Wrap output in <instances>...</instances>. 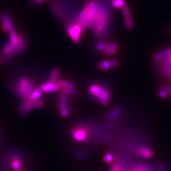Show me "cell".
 Wrapping results in <instances>:
<instances>
[{"instance_id": "1", "label": "cell", "mask_w": 171, "mask_h": 171, "mask_svg": "<svg viewBox=\"0 0 171 171\" xmlns=\"http://www.w3.org/2000/svg\"><path fill=\"white\" fill-rule=\"evenodd\" d=\"M100 6L97 0H89L77 16V22L84 29L91 28Z\"/></svg>"}, {"instance_id": "2", "label": "cell", "mask_w": 171, "mask_h": 171, "mask_svg": "<svg viewBox=\"0 0 171 171\" xmlns=\"http://www.w3.org/2000/svg\"><path fill=\"white\" fill-rule=\"evenodd\" d=\"M110 15L106 8L101 5L92 25V32L95 36H100L106 33L109 26Z\"/></svg>"}, {"instance_id": "3", "label": "cell", "mask_w": 171, "mask_h": 171, "mask_svg": "<svg viewBox=\"0 0 171 171\" xmlns=\"http://www.w3.org/2000/svg\"><path fill=\"white\" fill-rule=\"evenodd\" d=\"M34 82L29 77H22L14 86V91L18 97L24 100L29 99L30 93L34 89Z\"/></svg>"}, {"instance_id": "4", "label": "cell", "mask_w": 171, "mask_h": 171, "mask_svg": "<svg viewBox=\"0 0 171 171\" xmlns=\"http://www.w3.org/2000/svg\"><path fill=\"white\" fill-rule=\"evenodd\" d=\"M89 91L103 105H106L110 102V92L106 88L98 84H92L89 87Z\"/></svg>"}, {"instance_id": "5", "label": "cell", "mask_w": 171, "mask_h": 171, "mask_svg": "<svg viewBox=\"0 0 171 171\" xmlns=\"http://www.w3.org/2000/svg\"><path fill=\"white\" fill-rule=\"evenodd\" d=\"M66 31L68 36L75 43L77 44L80 42L82 33V27L77 22L67 25Z\"/></svg>"}, {"instance_id": "6", "label": "cell", "mask_w": 171, "mask_h": 171, "mask_svg": "<svg viewBox=\"0 0 171 171\" xmlns=\"http://www.w3.org/2000/svg\"><path fill=\"white\" fill-rule=\"evenodd\" d=\"M71 135L77 141H84L88 137V131L84 128H75L71 131Z\"/></svg>"}, {"instance_id": "7", "label": "cell", "mask_w": 171, "mask_h": 171, "mask_svg": "<svg viewBox=\"0 0 171 171\" xmlns=\"http://www.w3.org/2000/svg\"><path fill=\"white\" fill-rule=\"evenodd\" d=\"M34 108V106L33 104V101L30 100L29 99L23 100V102L20 106L19 110V113L22 115L25 116L29 115L31 111L33 110Z\"/></svg>"}, {"instance_id": "8", "label": "cell", "mask_w": 171, "mask_h": 171, "mask_svg": "<svg viewBox=\"0 0 171 171\" xmlns=\"http://www.w3.org/2000/svg\"><path fill=\"white\" fill-rule=\"evenodd\" d=\"M61 87L58 83L52 82H47L41 84L39 89H40L43 92H56L60 89Z\"/></svg>"}, {"instance_id": "9", "label": "cell", "mask_w": 171, "mask_h": 171, "mask_svg": "<svg viewBox=\"0 0 171 171\" xmlns=\"http://www.w3.org/2000/svg\"><path fill=\"white\" fill-rule=\"evenodd\" d=\"M12 22V20L9 13L4 12L1 14V27L3 31L5 33H9V27Z\"/></svg>"}, {"instance_id": "10", "label": "cell", "mask_w": 171, "mask_h": 171, "mask_svg": "<svg viewBox=\"0 0 171 171\" xmlns=\"http://www.w3.org/2000/svg\"><path fill=\"white\" fill-rule=\"evenodd\" d=\"M10 42L13 45L17 46L20 44L21 41V35L18 34L16 31L9 33Z\"/></svg>"}, {"instance_id": "11", "label": "cell", "mask_w": 171, "mask_h": 171, "mask_svg": "<svg viewBox=\"0 0 171 171\" xmlns=\"http://www.w3.org/2000/svg\"><path fill=\"white\" fill-rule=\"evenodd\" d=\"M60 75V69L58 68H54L53 69L51 70V71L50 72V75L48 78V81L52 82H56V81H57V80L59 78Z\"/></svg>"}, {"instance_id": "12", "label": "cell", "mask_w": 171, "mask_h": 171, "mask_svg": "<svg viewBox=\"0 0 171 171\" xmlns=\"http://www.w3.org/2000/svg\"><path fill=\"white\" fill-rule=\"evenodd\" d=\"M127 171H153V169L149 165L139 164L129 169Z\"/></svg>"}, {"instance_id": "13", "label": "cell", "mask_w": 171, "mask_h": 171, "mask_svg": "<svg viewBox=\"0 0 171 171\" xmlns=\"http://www.w3.org/2000/svg\"><path fill=\"white\" fill-rule=\"evenodd\" d=\"M138 153L141 156L146 159H150L153 156V153L152 150L145 147L139 148L138 150Z\"/></svg>"}, {"instance_id": "14", "label": "cell", "mask_w": 171, "mask_h": 171, "mask_svg": "<svg viewBox=\"0 0 171 171\" xmlns=\"http://www.w3.org/2000/svg\"><path fill=\"white\" fill-rule=\"evenodd\" d=\"M42 93H43V92L39 88L36 89H34L32 91V92L30 93L29 99L31 101H35V100L39 99L42 96Z\"/></svg>"}, {"instance_id": "15", "label": "cell", "mask_w": 171, "mask_h": 171, "mask_svg": "<svg viewBox=\"0 0 171 171\" xmlns=\"http://www.w3.org/2000/svg\"><path fill=\"white\" fill-rule=\"evenodd\" d=\"M124 26H125L126 29L128 30H132L134 29V22L131 16L124 18Z\"/></svg>"}, {"instance_id": "16", "label": "cell", "mask_w": 171, "mask_h": 171, "mask_svg": "<svg viewBox=\"0 0 171 171\" xmlns=\"http://www.w3.org/2000/svg\"><path fill=\"white\" fill-rule=\"evenodd\" d=\"M11 166L15 170H19L22 167V162L19 158L13 157L11 160Z\"/></svg>"}, {"instance_id": "17", "label": "cell", "mask_w": 171, "mask_h": 171, "mask_svg": "<svg viewBox=\"0 0 171 171\" xmlns=\"http://www.w3.org/2000/svg\"><path fill=\"white\" fill-rule=\"evenodd\" d=\"M98 68L99 70H109L112 68L110 60H103L101 61L98 65Z\"/></svg>"}, {"instance_id": "18", "label": "cell", "mask_w": 171, "mask_h": 171, "mask_svg": "<svg viewBox=\"0 0 171 171\" xmlns=\"http://www.w3.org/2000/svg\"><path fill=\"white\" fill-rule=\"evenodd\" d=\"M120 113H121L120 109H119V108H115V109H113V110L107 113L106 117L108 119H113L119 117L120 115Z\"/></svg>"}, {"instance_id": "19", "label": "cell", "mask_w": 171, "mask_h": 171, "mask_svg": "<svg viewBox=\"0 0 171 171\" xmlns=\"http://www.w3.org/2000/svg\"><path fill=\"white\" fill-rule=\"evenodd\" d=\"M58 84L60 85L61 88H67V89H75V85L72 82H69L64 80H60L58 81Z\"/></svg>"}, {"instance_id": "20", "label": "cell", "mask_w": 171, "mask_h": 171, "mask_svg": "<svg viewBox=\"0 0 171 171\" xmlns=\"http://www.w3.org/2000/svg\"><path fill=\"white\" fill-rule=\"evenodd\" d=\"M67 97L65 95H62L60 97V100L59 102V108L60 109H62V108H67Z\"/></svg>"}, {"instance_id": "21", "label": "cell", "mask_w": 171, "mask_h": 171, "mask_svg": "<svg viewBox=\"0 0 171 171\" xmlns=\"http://www.w3.org/2000/svg\"><path fill=\"white\" fill-rule=\"evenodd\" d=\"M112 5L115 9H120L125 5L124 0H112Z\"/></svg>"}, {"instance_id": "22", "label": "cell", "mask_w": 171, "mask_h": 171, "mask_svg": "<svg viewBox=\"0 0 171 171\" xmlns=\"http://www.w3.org/2000/svg\"><path fill=\"white\" fill-rule=\"evenodd\" d=\"M61 93L63 95H65L66 96L67 95H75L77 94V91L75 89H67V88H63L61 90Z\"/></svg>"}, {"instance_id": "23", "label": "cell", "mask_w": 171, "mask_h": 171, "mask_svg": "<svg viewBox=\"0 0 171 171\" xmlns=\"http://www.w3.org/2000/svg\"><path fill=\"white\" fill-rule=\"evenodd\" d=\"M33 104L34 106V108H43L44 105V102L42 99H37L35 101H33Z\"/></svg>"}, {"instance_id": "24", "label": "cell", "mask_w": 171, "mask_h": 171, "mask_svg": "<svg viewBox=\"0 0 171 171\" xmlns=\"http://www.w3.org/2000/svg\"><path fill=\"white\" fill-rule=\"evenodd\" d=\"M122 14L124 15V18L129 17L131 16V12H130L129 9L127 5H125L122 8Z\"/></svg>"}, {"instance_id": "25", "label": "cell", "mask_w": 171, "mask_h": 171, "mask_svg": "<svg viewBox=\"0 0 171 171\" xmlns=\"http://www.w3.org/2000/svg\"><path fill=\"white\" fill-rule=\"evenodd\" d=\"M110 171H124V169L119 163L115 162L112 165Z\"/></svg>"}, {"instance_id": "26", "label": "cell", "mask_w": 171, "mask_h": 171, "mask_svg": "<svg viewBox=\"0 0 171 171\" xmlns=\"http://www.w3.org/2000/svg\"><path fill=\"white\" fill-rule=\"evenodd\" d=\"M95 48L97 51H103L106 48L105 43L102 42H98L95 45Z\"/></svg>"}, {"instance_id": "27", "label": "cell", "mask_w": 171, "mask_h": 171, "mask_svg": "<svg viewBox=\"0 0 171 171\" xmlns=\"http://www.w3.org/2000/svg\"><path fill=\"white\" fill-rule=\"evenodd\" d=\"M102 51H103V53L104 54H105V55H115V54H116L117 50L112 49V48H105Z\"/></svg>"}, {"instance_id": "28", "label": "cell", "mask_w": 171, "mask_h": 171, "mask_svg": "<svg viewBox=\"0 0 171 171\" xmlns=\"http://www.w3.org/2000/svg\"><path fill=\"white\" fill-rule=\"evenodd\" d=\"M113 155L112 153H108L105 155L104 161L106 163H110L113 161Z\"/></svg>"}, {"instance_id": "29", "label": "cell", "mask_w": 171, "mask_h": 171, "mask_svg": "<svg viewBox=\"0 0 171 171\" xmlns=\"http://www.w3.org/2000/svg\"><path fill=\"white\" fill-rule=\"evenodd\" d=\"M105 46H106V48H112V49H115V50H117L119 47L118 44L115 43H105Z\"/></svg>"}, {"instance_id": "30", "label": "cell", "mask_w": 171, "mask_h": 171, "mask_svg": "<svg viewBox=\"0 0 171 171\" xmlns=\"http://www.w3.org/2000/svg\"><path fill=\"white\" fill-rule=\"evenodd\" d=\"M60 115L63 117L67 118L69 116V112L67 108H62V109L60 110Z\"/></svg>"}, {"instance_id": "31", "label": "cell", "mask_w": 171, "mask_h": 171, "mask_svg": "<svg viewBox=\"0 0 171 171\" xmlns=\"http://www.w3.org/2000/svg\"><path fill=\"white\" fill-rule=\"evenodd\" d=\"M159 96L162 98H166L168 97L169 95L167 94V93L164 91V90H163V89H161L160 91H159Z\"/></svg>"}, {"instance_id": "32", "label": "cell", "mask_w": 171, "mask_h": 171, "mask_svg": "<svg viewBox=\"0 0 171 171\" xmlns=\"http://www.w3.org/2000/svg\"><path fill=\"white\" fill-rule=\"evenodd\" d=\"M162 89L164 90L169 95L171 96V88L170 87L167 86H162Z\"/></svg>"}, {"instance_id": "33", "label": "cell", "mask_w": 171, "mask_h": 171, "mask_svg": "<svg viewBox=\"0 0 171 171\" xmlns=\"http://www.w3.org/2000/svg\"><path fill=\"white\" fill-rule=\"evenodd\" d=\"M75 156H77V157L81 158V159H85L86 157V155L84 153H81V152H77L75 153Z\"/></svg>"}, {"instance_id": "34", "label": "cell", "mask_w": 171, "mask_h": 171, "mask_svg": "<svg viewBox=\"0 0 171 171\" xmlns=\"http://www.w3.org/2000/svg\"><path fill=\"white\" fill-rule=\"evenodd\" d=\"M110 62H111V65H112V67H117L119 64V61L117 60H110Z\"/></svg>"}, {"instance_id": "35", "label": "cell", "mask_w": 171, "mask_h": 171, "mask_svg": "<svg viewBox=\"0 0 171 171\" xmlns=\"http://www.w3.org/2000/svg\"><path fill=\"white\" fill-rule=\"evenodd\" d=\"M159 171H167L166 167L164 166V164H160L159 166Z\"/></svg>"}, {"instance_id": "36", "label": "cell", "mask_w": 171, "mask_h": 171, "mask_svg": "<svg viewBox=\"0 0 171 171\" xmlns=\"http://www.w3.org/2000/svg\"><path fill=\"white\" fill-rule=\"evenodd\" d=\"M34 1L36 3H37V4H40L43 2V0H34Z\"/></svg>"}, {"instance_id": "37", "label": "cell", "mask_w": 171, "mask_h": 171, "mask_svg": "<svg viewBox=\"0 0 171 171\" xmlns=\"http://www.w3.org/2000/svg\"><path fill=\"white\" fill-rule=\"evenodd\" d=\"M16 171H25V170H21V169H19V170H16Z\"/></svg>"}, {"instance_id": "38", "label": "cell", "mask_w": 171, "mask_h": 171, "mask_svg": "<svg viewBox=\"0 0 171 171\" xmlns=\"http://www.w3.org/2000/svg\"><path fill=\"white\" fill-rule=\"evenodd\" d=\"M1 60H2V57L0 55V61H1Z\"/></svg>"}, {"instance_id": "39", "label": "cell", "mask_w": 171, "mask_h": 171, "mask_svg": "<svg viewBox=\"0 0 171 171\" xmlns=\"http://www.w3.org/2000/svg\"><path fill=\"white\" fill-rule=\"evenodd\" d=\"M45 1H46V0H43V2H45Z\"/></svg>"}, {"instance_id": "40", "label": "cell", "mask_w": 171, "mask_h": 171, "mask_svg": "<svg viewBox=\"0 0 171 171\" xmlns=\"http://www.w3.org/2000/svg\"><path fill=\"white\" fill-rule=\"evenodd\" d=\"M170 88H171V86H170Z\"/></svg>"}, {"instance_id": "41", "label": "cell", "mask_w": 171, "mask_h": 171, "mask_svg": "<svg viewBox=\"0 0 171 171\" xmlns=\"http://www.w3.org/2000/svg\"><path fill=\"white\" fill-rule=\"evenodd\" d=\"M170 32H171V30H170Z\"/></svg>"}]
</instances>
